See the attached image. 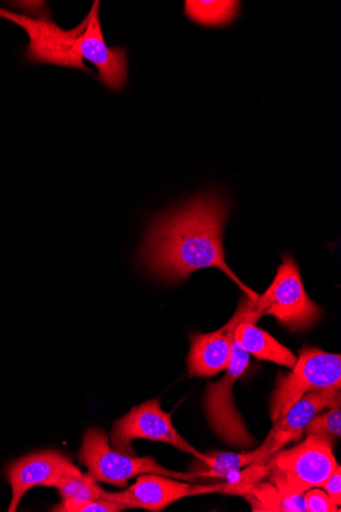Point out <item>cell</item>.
<instances>
[{"label":"cell","mask_w":341,"mask_h":512,"mask_svg":"<svg viewBox=\"0 0 341 512\" xmlns=\"http://www.w3.org/2000/svg\"><path fill=\"white\" fill-rule=\"evenodd\" d=\"M228 208L220 194L208 193L156 217L145 232L138 264L168 284L184 281L194 271L217 267L257 301L259 295L241 283L225 261L222 236Z\"/></svg>","instance_id":"obj_1"},{"label":"cell","mask_w":341,"mask_h":512,"mask_svg":"<svg viewBox=\"0 0 341 512\" xmlns=\"http://www.w3.org/2000/svg\"><path fill=\"white\" fill-rule=\"evenodd\" d=\"M333 444V437L309 435L300 445L275 452L264 462L266 478L283 496L322 488L338 467Z\"/></svg>","instance_id":"obj_2"},{"label":"cell","mask_w":341,"mask_h":512,"mask_svg":"<svg viewBox=\"0 0 341 512\" xmlns=\"http://www.w3.org/2000/svg\"><path fill=\"white\" fill-rule=\"evenodd\" d=\"M78 460L96 482L125 487L128 481L142 474H157L165 477L196 482L200 473L172 472L152 457H135L111 448L109 437L100 429H89L78 453Z\"/></svg>","instance_id":"obj_3"},{"label":"cell","mask_w":341,"mask_h":512,"mask_svg":"<svg viewBox=\"0 0 341 512\" xmlns=\"http://www.w3.org/2000/svg\"><path fill=\"white\" fill-rule=\"evenodd\" d=\"M254 311L260 318L274 316L291 332L309 330L322 316L305 290L297 262L289 255L283 257L273 283L259 296Z\"/></svg>","instance_id":"obj_4"},{"label":"cell","mask_w":341,"mask_h":512,"mask_svg":"<svg viewBox=\"0 0 341 512\" xmlns=\"http://www.w3.org/2000/svg\"><path fill=\"white\" fill-rule=\"evenodd\" d=\"M291 372L278 378L270 405L276 423L288 409L310 392L341 389V356L314 347H304Z\"/></svg>","instance_id":"obj_5"},{"label":"cell","mask_w":341,"mask_h":512,"mask_svg":"<svg viewBox=\"0 0 341 512\" xmlns=\"http://www.w3.org/2000/svg\"><path fill=\"white\" fill-rule=\"evenodd\" d=\"M0 18L20 26L28 34L26 59L29 62L91 72L78 50V39L87 25V18L71 30L62 29L47 16L20 15L3 8H0Z\"/></svg>","instance_id":"obj_6"},{"label":"cell","mask_w":341,"mask_h":512,"mask_svg":"<svg viewBox=\"0 0 341 512\" xmlns=\"http://www.w3.org/2000/svg\"><path fill=\"white\" fill-rule=\"evenodd\" d=\"M250 363V354L234 340L225 376L209 383L205 409L209 424L217 436L233 447L247 448L255 444L233 401V387Z\"/></svg>","instance_id":"obj_7"},{"label":"cell","mask_w":341,"mask_h":512,"mask_svg":"<svg viewBox=\"0 0 341 512\" xmlns=\"http://www.w3.org/2000/svg\"><path fill=\"white\" fill-rule=\"evenodd\" d=\"M136 439L167 443L193 455L207 465L211 460L208 454L200 452L182 438L173 426L171 413L161 408L159 399L133 407L114 424L111 441L116 451L135 456L132 443Z\"/></svg>","instance_id":"obj_8"},{"label":"cell","mask_w":341,"mask_h":512,"mask_svg":"<svg viewBox=\"0 0 341 512\" xmlns=\"http://www.w3.org/2000/svg\"><path fill=\"white\" fill-rule=\"evenodd\" d=\"M256 301L243 299L231 319L220 330L211 334H193L187 357L190 377L211 378L227 369L234 342L235 331L253 311Z\"/></svg>","instance_id":"obj_9"},{"label":"cell","mask_w":341,"mask_h":512,"mask_svg":"<svg viewBox=\"0 0 341 512\" xmlns=\"http://www.w3.org/2000/svg\"><path fill=\"white\" fill-rule=\"evenodd\" d=\"M82 474L72 459L56 450L28 454L9 464L7 478L13 490L9 512H14L25 494L38 486L56 487L66 475Z\"/></svg>","instance_id":"obj_10"},{"label":"cell","mask_w":341,"mask_h":512,"mask_svg":"<svg viewBox=\"0 0 341 512\" xmlns=\"http://www.w3.org/2000/svg\"><path fill=\"white\" fill-rule=\"evenodd\" d=\"M340 388H328L313 391L305 395L274 423V428L264 444L259 447L260 455L254 461L263 464L272 454L281 450L290 442L301 438L306 427L320 412L340 406Z\"/></svg>","instance_id":"obj_11"},{"label":"cell","mask_w":341,"mask_h":512,"mask_svg":"<svg viewBox=\"0 0 341 512\" xmlns=\"http://www.w3.org/2000/svg\"><path fill=\"white\" fill-rule=\"evenodd\" d=\"M100 2H94L88 14L87 25L78 39V50L83 60L99 70L100 81L111 90L122 89L128 78L127 55L123 48H109L101 21Z\"/></svg>","instance_id":"obj_12"},{"label":"cell","mask_w":341,"mask_h":512,"mask_svg":"<svg viewBox=\"0 0 341 512\" xmlns=\"http://www.w3.org/2000/svg\"><path fill=\"white\" fill-rule=\"evenodd\" d=\"M191 495H197L196 487L188 483L157 474H142L127 490L106 492L103 498L119 502L128 508L162 511L170 504Z\"/></svg>","instance_id":"obj_13"},{"label":"cell","mask_w":341,"mask_h":512,"mask_svg":"<svg viewBox=\"0 0 341 512\" xmlns=\"http://www.w3.org/2000/svg\"><path fill=\"white\" fill-rule=\"evenodd\" d=\"M259 317L253 311L239 323L234 340L250 355L288 368H294L298 357L262 329L256 327Z\"/></svg>","instance_id":"obj_14"},{"label":"cell","mask_w":341,"mask_h":512,"mask_svg":"<svg viewBox=\"0 0 341 512\" xmlns=\"http://www.w3.org/2000/svg\"><path fill=\"white\" fill-rule=\"evenodd\" d=\"M236 2H186L185 12L194 22L219 26L228 24L238 13Z\"/></svg>","instance_id":"obj_15"},{"label":"cell","mask_w":341,"mask_h":512,"mask_svg":"<svg viewBox=\"0 0 341 512\" xmlns=\"http://www.w3.org/2000/svg\"><path fill=\"white\" fill-rule=\"evenodd\" d=\"M259 455V448L248 453L213 452L209 455V470L200 472L201 478L227 479L233 473L248 467Z\"/></svg>","instance_id":"obj_16"},{"label":"cell","mask_w":341,"mask_h":512,"mask_svg":"<svg viewBox=\"0 0 341 512\" xmlns=\"http://www.w3.org/2000/svg\"><path fill=\"white\" fill-rule=\"evenodd\" d=\"M63 501H87L103 498L106 491L89 475L64 476L56 486Z\"/></svg>","instance_id":"obj_17"},{"label":"cell","mask_w":341,"mask_h":512,"mask_svg":"<svg viewBox=\"0 0 341 512\" xmlns=\"http://www.w3.org/2000/svg\"><path fill=\"white\" fill-rule=\"evenodd\" d=\"M306 434L337 437L341 436V410L340 406L327 409L317 414L305 429Z\"/></svg>","instance_id":"obj_18"},{"label":"cell","mask_w":341,"mask_h":512,"mask_svg":"<svg viewBox=\"0 0 341 512\" xmlns=\"http://www.w3.org/2000/svg\"><path fill=\"white\" fill-rule=\"evenodd\" d=\"M129 509L126 505L106 498L87 501H63L51 511L58 512H119Z\"/></svg>","instance_id":"obj_19"},{"label":"cell","mask_w":341,"mask_h":512,"mask_svg":"<svg viewBox=\"0 0 341 512\" xmlns=\"http://www.w3.org/2000/svg\"><path fill=\"white\" fill-rule=\"evenodd\" d=\"M307 511L310 512H336L340 508L331 500L325 492L316 489L304 494Z\"/></svg>","instance_id":"obj_20"},{"label":"cell","mask_w":341,"mask_h":512,"mask_svg":"<svg viewBox=\"0 0 341 512\" xmlns=\"http://www.w3.org/2000/svg\"><path fill=\"white\" fill-rule=\"evenodd\" d=\"M322 488H324L331 500L339 507L341 504V469L339 465L323 484Z\"/></svg>","instance_id":"obj_21"}]
</instances>
